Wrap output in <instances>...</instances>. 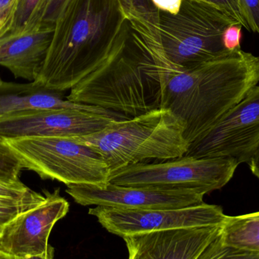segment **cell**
<instances>
[{
	"label": "cell",
	"mask_w": 259,
	"mask_h": 259,
	"mask_svg": "<svg viewBox=\"0 0 259 259\" xmlns=\"http://www.w3.org/2000/svg\"><path fill=\"white\" fill-rule=\"evenodd\" d=\"M247 30L259 33V0H238Z\"/></svg>",
	"instance_id": "603a6c76"
},
{
	"label": "cell",
	"mask_w": 259,
	"mask_h": 259,
	"mask_svg": "<svg viewBox=\"0 0 259 259\" xmlns=\"http://www.w3.org/2000/svg\"><path fill=\"white\" fill-rule=\"evenodd\" d=\"M236 23L212 3L183 0L175 13L158 11L157 28L170 62L187 70L233 53L224 46L223 33Z\"/></svg>",
	"instance_id": "5b68a950"
},
{
	"label": "cell",
	"mask_w": 259,
	"mask_h": 259,
	"mask_svg": "<svg viewBox=\"0 0 259 259\" xmlns=\"http://www.w3.org/2000/svg\"><path fill=\"white\" fill-rule=\"evenodd\" d=\"M242 27L240 24H232L225 29L223 33V44L229 52L241 50L240 41L242 38Z\"/></svg>",
	"instance_id": "cb8c5ba5"
},
{
	"label": "cell",
	"mask_w": 259,
	"mask_h": 259,
	"mask_svg": "<svg viewBox=\"0 0 259 259\" xmlns=\"http://www.w3.org/2000/svg\"><path fill=\"white\" fill-rule=\"evenodd\" d=\"M37 192L33 191L31 189H20L15 187H6L0 184V196L3 197L14 198V199H24L36 194Z\"/></svg>",
	"instance_id": "4316f807"
},
{
	"label": "cell",
	"mask_w": 259,
	"mask_h": 259,
	"mask_svg": "<svg viewBox=\"0 0 259 259\" xmlns=\"http://www.w3.org/2000/svg\"><path fill=\"white\" fill-rule=\"evenodd\" d=\"M54 26L42 24L30 33L0 38V66L15 78L36 80L45 60L53 37Z\"/></svg>",
	"instance_id": "9a60e30c"
},
{
	"label": "cell",
	"mask_w": 259,
	"mask_h": 259,
	"mask_svg": "<svg viewBox=\"0 0 259 259\" xmlns=\"http://www.w3.org/2000/svg\"><path fill=\"white\" fill-rule=\"evenodd\" d=\"M184 121L170 109H155L134 118L114 121L101 131L73 137L103 157L110 171L150 160L184 156L190 143Z\"/></svg>",
	"instance_id": "277c9868"
},
{
	"label": "cell",
	"mask_w": 259,
	"mask_h": 259,
	"mask_svg": "<svg viewBox=\"0 0 259 259\" xmlns=\"http://www.w3.org/2000/svg\"><path fill=\"white\" fill-rule=\"evenodd\" d=\"M222 226L155 231L123 239L128 259H196L219 237Z\"/></svg>",
	"instance_id": "4fadbf2b"
},
{
	"label": "cell",
	"mask_w": 259,
	"mask_h": 259,
	"mask_svg": "<svg viewBox=\"0 0 259 259\" xmlns=\"http://www.w3.org/2000/svg\"><path fill=\"white\" fill-rule=\"evenodd\" d=\"M46 199L34 208L18 214L0 233V252L12 258L39 255L48 249L54 225L69 211L70 205L60 190H44Z\"/></svg>",
	"instance_id": "8fae6325"
},
{
	"label": "cell",
	"mask_w": 259,
	"mask_h": 259,
	"mask_svg": "<svg viewBox=\"0 0 259 259\" xmlns=\"http://www.w3.org/2000/svg\"><path fill=\"white\" fill-rule=\"evenodd\" d=\"M66 193L83 206L110 207L121 209L179 208L203 203L205 193L196 189L127 187L109 183L106 187L68 186Z\"/></svg>",
	"instance_id": "30bf717a"
},
{
	"label": "cell",
	"mask_w": 259,
	"mask_h": 259,
	"mask_svg": "<svg viewBox=\"0 0 259 259\" xmlns=\"http://www.w3.org/2000/svg\"><path fill=\"white\" fill-rule=\"evenodd\" d=\"M17 0H0V38L9 31Z\"/></svg>",
	"instance_id": "d4e9b609"
},
{
	"label": "cell",
	"mask_w": 259,
	"mask_h": 259,
	"mask_svg": "<svg viewBox=\"0 0 259 259\" xmlns=\"http://www.w3.org/2000/svg\"><path fill=\"white\" fill-rule=\"evenodd\" d=\"M220 234L196 259H259V252L227 244Z\"/></svg>",
	"instance_id": "ffe728a7"
},
{
	"label": "cell",
	"mask_w": 259,
	"mask_h": 259,
	"mask_svg": "<svg viewBox=\"0 0 259 259\" xmlns=\"http://www.w3.org/2000/svg\"><path fill=\"white\" fill-rule=\"evenodd\" d=\"M89 214L111 234L124 237L168 230L222 225L228 216L220 206L203 203L179 208L131 210L90 208Z\"/></svg>",
	"instance_id": "9c48e42d"
},
{
	"label": "cell",
	"mask_w": 259,
	"mask_h": 259,
	"mask_svg": "<svg viewBox=\"0 0 259 259\" xmlns=\"http://www.w3.org/2000/svg\"><path fill=\"white\" fill-rule=\"evenodd\" d=\"M61 109L97 112L118 121L127 118L102 108L70 101L65 91L50 89L34 81L18 83L0 78V118L24 111Z\"/></svg>",
	"instance_id": "5bb4252c"
},
{
	"label": "cell",
	"mask_w": 259,
	"mask_h": 259,
	"mask_svg": "<svg viewBox=\"0 0 259 259\" xmlns=\"http://www.w3.org/2000/svg\"><path fill=\"white\" fill-rule=\"evenodd\" d=\"M67 0H49L42 24L54 26L55 22Z\"/></svg>",
	"instance_id": "484cf974"
},
{
	"label": "cell",
	"mask_w": 259,
	"mask_h": 259,
	"mask_svg": "<svg viewBox=\"0 0 259 259\" xmlns=\"http://www.w3.org/2000/svg\"><path fill=\"white\" fill-rule=\"evenodd\" d=\"M258 146L259 86H255L193 142L184 156L226 157L248 163Z\"/></svg>",
	"instance_id": "ba28073f"
},
{
	"label": "cell",
	"mask_w": 259,
	"mask_h": 259,
	"mask_svg": "<svg viewBox=\"0 0 259 259\" xmlns=\"http://www.w3.org/2000/svg\"><path fill=\"white\" fill-rule=\"evenodd\" d=\"M0 259H15L12 258V257L9 256V255H5V254L1 253L0 252Z\"/></svg>",
	"instance_id": "f546056e"
},
{
	"label": "cell",
	"mask_w": 259,
	"mask_h": 259,
	"mask_svg": "<svg viewBox=\"0 0 259 259\" xmlns=\"http://www.w3.org/2000/svg\"><path fill=\"white\" fill-rule=\"evenodd\" d=\"M248 164L252 173L259 180V146L252 154Z\"/></svg>",
	"instance_id": "83f0119b"
},
{
	"label": "cell",
	"mask_w": 259,
	"mask_h": 259,
	"mask_svg": "<svg viewBox=\"0 0 259 259\" xmlns=\"http://www.w3.org/2000/svg\"><path fill=\"white\" fill-rule=\"evenodd\" d=\"M55 249L50 245L47 250L42 254L39 255H32V256L24 257V258H18L15 259H54Z\"/></svg>",
	"instance_id": "f1b7e54d"
},
{
	"label": "cell",
	"mask_w": 259,
	"mask_h": 259,
	"mask_svg": "<svg viewBox=\"0 0 259 259\" xmlns=\"http://www.w3.org/2000/svg\"><path fill=\"white\" fill-rule=\"evenodd\" d=\"M259 82V57L240 50L187 70L167 83L162 108L181 118L190 145Z\"/></svg>",
	"instance_id": "3957f363"
},
{
	"label": "cell",
	"mask_w": 259,
	"mask_h": 259,
	"mask_svg": "<svg viewBox=\"0 0 259 259\" xmlns=\"http://www.w3.org/2000/svg\"><path fill=\"white\" fill-rule=\"evenodd\" d=\"M127 18H143L158 23V10L151 0H120Z\"/></svg>",
	"instance_id": "7402d4cb"
},
{
	"label": "cell",
	"mask_w": 259,
	"mask_h": 259,
	"mask_svg": "<svg viewBox=\"0 0 259 259\" xmlns=\"http://www.w3.org/2000/svg\"><path fill=\"white\" fill-rule=\"evenodd\" d=\"M129 23L131 37L124 51L70 90L68 100L129 118L162 108L178 68L166 56L157 23L143 18Z\"/></svg>",
	"instance_id": "7a4b0ae2"
},
{
	"label": "cell",
	"mask_w": 259,
	"mask_h": 259,
	"mask_svg": "<svg viewBox=\"0 0 259 259\" xmlns=\"http://www.w3.org/2000/svg\"><path fill=\"white\" fill-rule=\"evenodd\" d=\"M115 118L97 112L77 109H36L0 118V136L80 137L101 131Z\"/></svg>",
	"instance_id": "7c38bea8"
},
{
	"label": "cell",
	"mask_w": 259,
	"mask_h": 259,
	"mask_svg": "<svg viewBox=\"0 0 259 259\" xmlns=\"http://www.w3.org/2000/svg\"><path fill=\"white\" fill-rule=\"evenodd\" d=\"M23 166L6 139L0 136V184L15 188H27L20 180Z\"/></svg>",
	"instance_id": "ac0fdd59"
},
{
	"label": "cell",
	"mask_w": 259,
	"mask_h": 259,
	"mask_svg": "<svg viewBox=\"0 0 259 259\" xmlns=\"http://www.w3.org/2000/svg\"><path fill=\"white\" fill-rule=\"evenodd\" d=\"M22 164L41 179L71 185L105 187L110 169L102 155L73 137L5 138Z\"/></svg>",
	"instance_id": "8992f818"
},
{
	"label": "cell",
	"mask_w": 259,
	"mask_h": 259,
	"mask_svg": "<svg viewBox=\"0 0 259 259\" xmlns=\"http://www.w3.org/2000/svg\"><path fill=\"white\" fill-rule=\"evenodd\" d=\"M131 37L120 0H67L34 82L67 91L116 57Z\"/></svg>",
	"instance_id": "6da1fadb"
},
{
	"label": "cell",
	"mask_w": 259,
	"mask_h": 259,
	"mask_svg": "<svg viewBox=\"0 0 259 259\" xmlns=\"http://www.w3.org/2000/svg\"><path fill=\"white\" fill-rule=\"evenodd\" d=\"M239 163L226 157L182 156L158 163H138L110 173L109 183L127 187L220 190L234 176Z\"/></svg>",
	"instance_id": "52a82bcc"
},
{
	"label": "cell",
	"mask_w": 259,
	"mask_h": 259,
	"mask_svg": "<svg viewBox=\"0 0 259 259\" xmlns=\"http://www.w3.org/2000/svg\"><path fill=\"white\" fill-rule=\"evenodd\" d=\"M44 194L36 193L24 199L0 196V233L4 227L15 217L30 208L37 206L45 200Z\"/></svg>",
	"instance_id": "d6986e66"
},
{
	"label": "cell",
	"mask_w": 259,
	"mask_h": 259,
	"mask_svg": "<svg viewBox=\"0 0 259 259\" xmlns=\"http://www.w3.org/2000/svg\"><path fill=\"white\" fill-rule=\"evenodd\" d=\"M48 2L49 0H17L9 31L5 36L24 34L39 28L42 26Z\"/></svg>",
	"instance_id": "e0dca14e"
},
{
	"label": "cell",
	"mask_w": 259,
	"mask_h": 259,
	"mask_svg": "<svg viewBox=\"0 0 259 259\" xmlns=\"http://www.w3.org/2000/svg\"><path fill=\"white\" fill-rule=\"evenodd\" d=\"M220 236L227 244L259 252V211L228 216Z\"/></svg>",
	"instance_id": "2e32d148"
},
{
	"label": "cell",
	"mask_w": 259,
	"mask_h": 259,
	"mask_svg": "<svg viewBox=\"0 0 259 259\" xmlns=\"http://www.w3.org/2000/svg\"><path fill=\"white\" fill-rule=\"evenodd\" d=\"M158 11L175 13L179 9L183 0H151ZM215 5L243 27L247 29L243 19L238 0H205Z\"/></svg>",
	"instance_id": "44dd1931"
}]
</instances>
